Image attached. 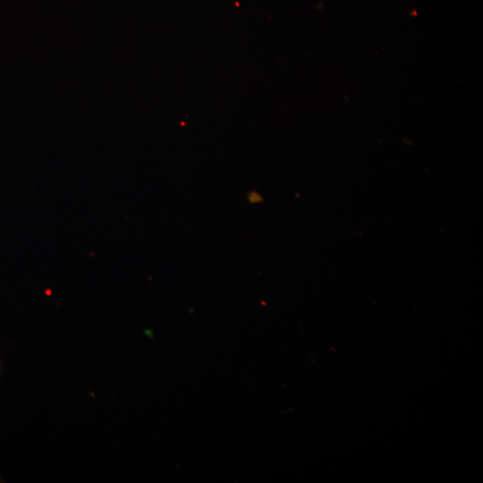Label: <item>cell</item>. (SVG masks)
Returning a JSON list of instances; mask_svg holds the SVG:
<instances>
[{"mask_svg":"<svg viewBox=\"0 0 483 483\" xmlns=\"http://www.w3.org/2000/svg\"><path fill=\"white\" fill-rule=\"evenodd\" d=\"M1 372H2V360H1V358H0V376H1Z\"/></svg>","mask_w":483,"mask_h":483,"instance_id":"cell-1","label":"cell"}]
</instances>
